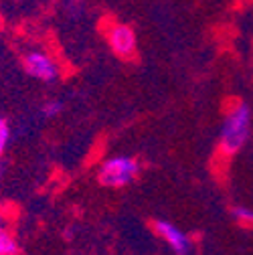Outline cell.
Segmentation results:
<instances>
[{
	"label": "cell",
	"mask_w": 253,
	"mask_h": 255,
	"mask_svg": "<svg viewBox=\"0 0 253 255\" xmlns=\"http://www.w3.org/2000/svg\"><path fill=\"white\" fill-rule=\"evenodd\" d=\"M251 130V110L247 104L239 102L225 118L221 130V148L225 154H235L243 148Z\"/></svg>",
	"instance_id": "6da1fadb"
},
{
	"label": "cell",
	"mask_w": 253,
	"mask_h": 255,
	"mask_svg": "<svg viewBox=\"0 0 253 255\" xmlns=\"http://www.w3.org/2000/svg\"><path fill=\"white\" fill-rule=\"evenodd\" d=\"M140 172V164L136 158L130 156H118V158H110L106 160L100 168V184L108 186V188H120L130 184Z\"/></svg>",
	"instance_id": "7a4b0ae2"
},
{
	"label": "cell",
	"mask_w": 253,
	"mask_h": 255,
	"mask_svg": "<svg viewBox=\"0 0 253 255\" xmlns=\"http://www.w3.org/2000/svg\"><path fill=\"white\" fill-rule=\"evenodd\" d=\"M24 63V69L30 77H35L39 81H45V83H53L57 81L59 77V67L57 63L43 51H30L24 55L22 59Z\"/></svg>",
	"instance_id": "3957f363"
},
{
	"label": "cell",
	"mask_w": 253,
	"mask_h": 255,
	"mask_svg": "<svg viewBox=\"0 0 253 255\" xmlns=\"http://www.w3.org/2000/svg\"><path fill=\"white\" fill-rule=\"evenodd\" d=\"M108 43L112 47V51L122 57V59H130L136 53L138 47V37H136V30L126 24V22H116L110 33H108Z\"/></svg>",
	"instance_id": "277c9868"
},
{
	"label": "cell",
	"mask_w": 253,
	"mask_h": 255,
	"mask_svg": "<svg viewBox=\"0 0 253 255\" xmlns=\"http://www.w3.org/2000/svg\"><path fill=\"white\" fill-rule=\"evenodd\" d=\"M154 231L158 237H162L176 255H186L191 251V239L186 237V233H182L178 227H174L168 221H156L154 223Z\"/></svg>",
	"instance_id": "5b68a950"
},
{
	"label": "cell",
	"mask_w": 253,
	"mask_h": 255,
	"mask_svg": "<svg viewBox=\"0 0 253 255\" xmlns=\"http://www.w3.org/2000/svg\"><path fill=\"white\" fill-rule=\"evenodd\" d=\"M18 245L12 239V235L6 231V221L0 215V255H16Z\"/></svg>",
	"instance_id": "8992f818"
},
{
	"label": "cell",
	"mask_w": 253,
	"mask_h": 255,
	"mask_svg": "<svg viewBox=\"0 0 253 255\" xmlns=\"http://www.w3.org/2000/svg\"><path fill=\"white\" fill-rule=\"evenodd\" d=\"M233 217L239 225H247V227H253V211L247 209V207H235L233 209Z\"/></svg>",
	"instance_id": "52a82bcc"
},
{
	"label": "cell",
	"mask_w": 253,
	"mask_h": 255,
	"mask_svg": "<svg viewBox=\"0 0 253 255\" xmlns=\"http://www.w3.org/2000/svg\"><path fill=\"white\" fill-rule=\"evenodd\" d=\"M61 110H63V102L53 100V102H47V104L43 106L41 114H43L45 118H53V116H59V114H61Z\"/></svg>",
	"instance_id": "ba28073f"
},
{
	"label": "cell",
	"mask_w": 253,
	"mask_h": 255,
	"mask_svg": "<svg viewBox=\"0 0 253 255\" xmlns=\"http://www.w3.org/2000/svg\"><path fill=\"white\" fill-rule=\"evenodd\" d=\"M8 136H10V128H8L6 120L0 116V156H2V152H4V148H6Z\"/></svg>",
	"instance_id": "9c48e42d"
}]
</instances>
